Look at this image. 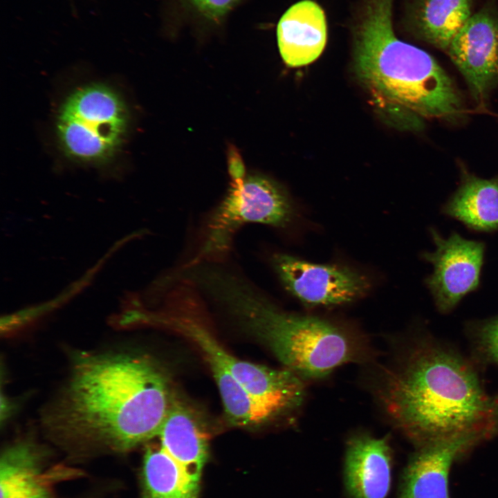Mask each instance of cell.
I'll return each mask as SVG.
<instances>
[{
    "instance_id": "obj_13",
    "label": "cell",
    "mask_w": 498,
    "mask_h": 498,
    "mask_svg": "<svg viewBox=\"0 0 498 498\" xmlns=\"http://www.w3.org/2000/svg\"><path fill=\"white\" fill-rule=\"evenodd\" d=\"M277 42L284 62L292 67L307 65L322 53L327 40V24L322 8L311 0L290 7L277 28Z\"/></svg>"
},
{
    "instance_id": "obj_6",
    "label": "cell",
    "mask_w": 498,
    "mask_h": 498,
    "mask_svg": "<svg viewBox=\"0 0 498 498\" xmlns=\"http://www.w3.org/2000/svg\"><path fill=\"white\" fill-rule=\"evenodd\" d=\"M295 214L290 199L277 183L258 176L234 179L208 221L200 257L225 252L233 234L246 223L284 228L293 221Z\"/></svg>"
},
{
    "instance_id": "obj_3",
    "label": "cell",
    "mask_w": 498,
    "mask_h": 498,
    "mask_svg": "<svg viewBox=\"0 0 498 498\" xmlns=\"http://www.w3.org/2000/svg\"><path fill=\"white\" fill-rule=\"evenodd\" d=\"M394 0H360L352 35L356 72L378 109L408 129L423 118L458 122L465 116L452 79L427 53L400 40Z\"/></svg>"
},
{
    "instance_id": "obj_7",
    "label": "cell",
    "mask_w": 498,
    "mask_h": 498,
    "mask_svg": "<svg viewBox=\"0 0 498 498\" xmlns=\"http://www.w3.org/2000/svg\"><path fill=\"white\" fill-rule=\"evenodd\" d=\"M167 322L192 340L202 353H211L219 359L248 394L275 417L302 404L304 385L302 378L293 371L286 368H269L236 358L192 319L173 317Z\"/></svg>"
},
{
    "instance_id": "obj_17",
    "label": "cell",
    "mask_w": 498,
    "mask_h": 498,
    "mask_svg": "<svg viewBox=\"0 0 498 498\" xmlns=\"http://www.w3.org/2000/svg\"><path fill=\"white\" fill-rule=\"evenodd\" d=\"M42 454L28 442L5 450L0 463L1 498H48L41 473Z\"/></svg>"
},
{
    "instance_id": "obj_2",
    "label": "cell",
    "mask_w": 498,
    "mask_h": 498,
    "mask_svg": "<svg viewBox=\"0 0 498 498\" xmlns=\"http://www.w3.org/2000/svg\"><path fill=\"white\" fill-rule=\"evenodd\" d=\"M381 398L395 425L416 446L464 435L498 434V395L475 366L431 338L406 353L387 377Z\"/></svg>"
},
{
    "instance_id": "obj_1",
    "label": "cell",
    "mask_w": 498,
    "mask_h": 498,
    "mask_svg": "<svg viewBox=\"0 0 498 498\" xmlns=\"http://www.w3.org/2000/svg\"><path fill=\"white\" fill-rule=\"evenodd\" d=\"M172 396L159 368L137 354H82L44 425L62 442L126 452L158 436Z\"/></svg>"
},
{
    "instance_id": "obj_8",
    "label": "cell",
    "mask_w": 498,
    "mask_h": 498,
    "mask_svg": "<svg viewBox=\"0 0 498 498\" xmlns=\"http://www.w3.org/2000/svg\"><path fill=\"white\" fill-rule=\"evenodd\" d=\"M483 108L498 86V7L489 0L472 15L446 51Z\"/></svg>"
},
{
    "instance_id": "obj_20",
    "label": "cell",
    "mask_w": 498,
    "mask_h": 498,
    "mask_svg": "<svg viewBox=\"0 0 498 498\" xmlns=\"http://www.w3.org/2000/svg\"><path fill=\"white\" fill-rule=\"evenodd\" d=\"M241 0H187L191 8L202 19L218 22L237 6Z\"/></svg>"
},
{
    "instance_id": "obj_19",
    "label": "cell",
    "mask_w": 498,
    "mask_h": 498,
    "mask_svg": "<svg viewBox=\"0 0 498 498\" xmlns=\"http://www.w3.org/2000/svg\"><path fill=\"white\" fill-rule=\"evenodd\" d=\"M468 333L477 361L498 365V316L470 324Z\"/></svg>"
},
{
    "instance_id": "obj_9",
    "label": "cell",
    "mask_w": 498,
    "mask_h": 498,
    "mask_svg": "<svg viewBox=\"0 0 498 498\" xmlns=\"http://www.w3.org/2000/svg\"><path fill=\"white\" fill-rule=\"evenodd\" d=\"M272 265L287 291L310 306L349 303L370 287L366 276L346 266L313 264L286 254L275 255Z\"/></svg>"
},
{
    "instance_id": "obj_12",
    "label": "cell",
    "mask_w": 498,
    "mask_h": 498,
    "mask_svg": "<svg viewBox=\"0 0 498 498\" xmlns=\"http://www.w3.org/2000/svg\"><path fill=\"white\" fill-rule=\"evenodd\" d=\"M391 450L387 437L364 433L347 443L344 483L347 498H385L391 486Z\"/></svg>"
},
{
    "instance_id": "obj_4",
    "label": "cell",
    "mask_w": 498,
    "mask_h": 498,
    "mask_svg": "<svg viewBox=\"0 0 498 498\" xmlns=\"http://www.w3.org/2000/svg\"><path fill=\"white\" fill-rule=\"evenodd\" d=\"M198 286L302 378H322L368 358L365 342L353 332L319 317L285 312L230 272L208 266Z\"/></svg>"
},
{
    "instance_id": "obj_16",
    "label": "cell",
    "mask_w": 498,
    "mask_h": 498,
    "mask_svg": "<svg viewBox=\"0 0 498 498\" xmlns=\"http://www.w3.org/2000/svg\"><path fill=\"white\" fill-rule=\"evenodd\" d=\"M443 212L474 230H498V176L485 179L463 170L460 185Z\"/></svg>"
},
{
    "instance_id": "obj_15",
    "label": "cell",
    "mask_w": 498,
    "mask_h": 498,
    "mask_svg": "<svg viewBox=\"0 0 498 498\" xmlns=\"http://www.w3.org/2000/svg\"><path fill=\"white\" fill-rule=\"evenodd\" d=\"M158 436L163 449L200 482L208 456V436L188 407L172 397Z\"/></svg>"
},
{
    "instance_id": "obj_5",
    "label": "cell",
    "mask_w": 498,
    "mask_h": 498,
    "mask_svg": "<svg viewBox=\"0 0 498 498\" xmlns=\"http://www.w3.org/2000/svg\"><path fill=\"white\" fill-rule=\"evenodd\" d=\"M128 118L127 107L113 89L91 84L74 91L61 106L57 135L68 156L82 162H104L120 147Z\"/></svg>"
},
{
    "instance_id": "obj_11",
    "label": "cell",
    "mask_w": 498,
    "mask_h": 498,
    "mask_svg": "<svg viewBox=\"0 0 498 498\" xmlns=\"http://www.w3.org/2000/svg\"><path fill=\"white\" fill-rule=\"evenodd\" d=\"M484 441L478 435H464L418 447L403 472L398 498H450L452 463Z\"/></svg>"
},
{
    "instance_id": "obj_10",
    "label": "cell",
    "mask_w": 498,
    "mask_h": 498,
    "mask_svg": "<svg viewBox=\"0 0 498 498\" xmlns=\"http://www.w3.org/2000/svg\"><path fill=\"white\" fill-rule=\"evenodd\" d=\"M431 234L436 250L425 252L423 257L434 265V272L427 278L426 284L438 310L446 313L478 287L484 244L465 239L456 232L445 239L431 229Z\"/></svg>"
},
{
    "instance_id": "obj_14",
    "label": "cell",
    "mask_w": 498,
    "mask_h": 498,
    "mask_svg": "<svg viewBox=\"0 0 498 498\" xmlns=\"http://www.w3.org/2000/svg\"><path fill=\"white\" fill-rule=\"evenodd\" d=\"M472 8V0H409L403 24L416 38L447 51Z\"/></svg>"
},
{
    "instance_id": "obj_18",
    "label": "cell",
    "mask_w": 498,
    "mask_h": 498,
    "mask_svg": "<svg viewBox=\"0 0 498 498\" xmlns=\"http://www.w3.org/2000/svg\"><path fill=\"white\" fill-rule=\"evenodd\" d=\"M200 482L163 448H149L142 470V498H198Z\"/></svg>"
}]
</instances>
